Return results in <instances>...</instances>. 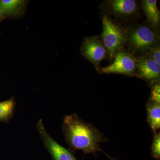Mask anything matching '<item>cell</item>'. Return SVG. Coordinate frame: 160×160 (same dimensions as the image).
<instances>
[{
	"label": "cell",
	"instance_id": "1",
	"mask_svg": "<svg viewBox=\"0 0 160 160\" xmlns=\"http://www.w3.org/2000/svg\"><path fill=\"white\" fill-rule=\"evenodd\" d=\"M66 141L75 150L96 154L102 151L99 144L105 141L102 135L95 127L86 122L76 114L66 116L62 126Z\"/></svg>",
	"mask_w": 160,
	"mask_h": 160
},
{
	"label": "cell",
	"instance_id": "2",
	"mask_svg": "<svg viewBox=\"0 0 160 160\" xmlns=\"http://www.w3.org/2000/svg\"><path fill=\"white\" fill-rule=\"evenodd\" d=\"M126 29V46L136 57L143 56L152 48L159 46V34L147 25L138 24Z\"/></svg>",
	"mask_w": 160,
	"mask_h": 160
},
{
	"label": "cell",
	"instance_id": "3",
	"mask_svg": "<svg viewBox=\"0 0 160 160\" xmlns=\"http://www.w3.org/2000/svg\"><path fill=\"white\" fill-rule=\"evenodd\" d=\"M102 21L103 30L100 37L108 56L112 59L117 52L126 46V29L116 22L109 15L105 14Z\"/></svg>",
	"mask_w": 160,
	"mask_h": 160
},
{
	"label": "cell",
	"instance_id": "4",
	"mask_svg": "<svg viewBox=\"0 0 160 160\" xmlns=\"http://www.w3.org/2000/svg\"><path fill=\"white\" fill-rule=\"evenodd\" d=\"M113 62L106 67H100L99 72L105 74H120L134 76L137 58L123 48L117 52Z\"/></svg>",
	"mask_w": 160,
	"mask_h": 160
},
{
	"label": "cell",
	"instance_id": "5",
	"mask_svg": "<svg viewBox=\"0 0 160 160\" xmlns=\"http://www.w3.org/2000/svg\"><path fill=\"white\" fill-rule=\"evenodd\" d=\"M81 50L83 57L93 64L98 71L101 67V62L106 59L108 56L107 50L100 36L85 38Z\"/></svg>",
	"mask_w": 160,
	"mask_h": 160
},
{
	"label": "cell",
	"instance_id": "6",
	"mask_svg": "<svg viewBox=\"0 0 160 160\" xmlns=\"http://www.w3.org/2000/svg\"><path fill=\"white\" fill-rule=\"evenodd\" d=\"M103 9L117 18L127 19L137 14L139 5L134 0H108L102 5Z\"/></svg>",
	"mask_w": 160,
	"mask_h": 160
},
{
	"label": "cell",
	"instance_id": "7",
	"mask_svg": "<svg viewBox=\"0 0 160 160\" xmlns=\"http://www.w3.org/2000/svg\"><path fill=\"white\" fill-rule=\"evenodd\" d=\"M37 128L53 160H78L70 150L61 146L52 138L46 131L42 119L39 120Z\"/></svg>",
	"mask_w": 160,
	"mask_h": 160
},
{
	"label": "cell",
	"instance_id": "8",
	"mask_svg": "<svg viewBox=\"0 0 160 160\" xmlns=\"http://www.w3.org/2000/svg\"><path fill=\"white\" fill-rule=\"evenodd\" d=\"M134 76L150 82H158L160 77V65L146 56L136 57Z\"/></svg>",
	"mask_w": 160,
	"mask_h": 160
},
{
	"label": "cell",
	"instance_id": "9",
	"mask_svg": "<svg viewBox=\"0 0 160 160\" xmlns=\"http://www.w3.org/2000/svg\"><path fill=\"white\" fill-rule=\"evenodd\" d=\"M142 9L146 18L147 26L158 33L159 31L160 12L158 9L157 0H143Z\"/></svg>",
	"mask_w": 160,
	"mask_h": 160
},
{
	"label": "cell",
	"instance_id": "10",
	"mask_svg": "<svg viewBox=\"0 0 160 160\" xmlns=\"http://www.w3.org/2000/svg\"><path fill=\"white\" fill-rule=\"evenodd\" d=\"M148 121L152 130L156 131L160 127V104L150 102L147 106Z\"/></svg>",
	"mask_w": 160,
	"mask_h": 160
},
{
	"label": "cell",
	"instance_id": "11",
	"mask_svg": "<svg viewBox=\"0 0 160 160\" xmlns=\"http://www.w3.org/2000/svg\"><path fill=\"white\" fill-rule=\"evenodd\" d=\"M24 3L21 0H1L0 9L3 15L15 14L21 9Z\"/></svg>",
	"mask_w": 160,
	"mask_h": 160
},
{
	"label": "cell",
	"instance_id": "12",
	"mask_svg": "<svg viewBox=\"0 0 160 160\" xmlns=\"http://www.w3.org/2000/svg\"><path fill=\"white\" fill-rule=\"evenodd\" d=\"M14 105L13 99L0 102V121H7L11 117Z\"/></svg>",
	"mask_w": 160,
	"mask_h": 160
},
{
	"label": "cell",
	"instance_id": "13",
	"mask_svg": "<svg viewBox=\"0 0 160 160\" xmlns=\"http://www.w3.org/2000/svg\"><path fill=\"white\" fill-rule=\"evenodd\" d=\"M151 155L155 159L159 160L160 158V135H156L151 148Z\"/></svg>",
	"mask_w": 160,
	"mask_h": 160
},
{
	"label": "cell",
	"instance_id": "14",
	"mask_svg": "<svg viewBox=\"0 0 160 160\" xmlns=\"http://www.w3.org/2000/svg\"><path fill=\"white\" fill-rule=\"evenodd\" d=\"M150 102L160 104V85L158 82H155L151 89Z\"/></svg>",
	"mask_w": 160,
	"mask_h": 160
},
{
	"label": "cell",
	"instance_id": "15",
	"mask_svg": "<svg viewBox=\"0 0 160 160\" xmlns=\"http://www.w3.org/2000/svg\"><path fill=\"white\" fill-rule=\"evenodd\" d=\"M144 56L150 58L155 62L160 65V45L152 48Z\"/></svg>",
	"mask_w": 160,
	"mask_h": 160
},
{
	"label": "cell",
	"instance_id": "16",
	"mask_svg": "<svg viewBox=\"0 0 160 160\" xmlns=\"http://www.w3.org/2000/svg\"><path fill=\"white\" fill-rule=\"evenodd\" d=\"M2 12H1V9H0V19H1V17H2Z\"/></svg>",
	"mask_w": 160,
	"mask_h": 160
}]
</instances>
